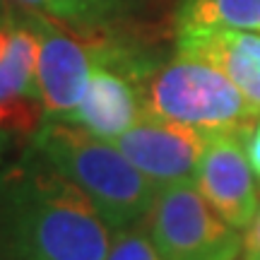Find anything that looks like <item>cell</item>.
<instances>
[{"mask_svg": "<svg viewBox=\"0 0 260 260\" xmlns=\"http://www.w3.org/2000/svg\"><path fill=\"white\" fill-rule=\"evenodd\" d=\"M248 133H214L207 138L193 186L234 229L243 232L260 207L258 176L246 154Z\"/></svg>", "mask_w": 260, "mask_h": 260, "instance_id": "52a82bcc", "label": "cell"}, {"mask_svg": "<svg viewBox=\"0 0 260 260\" xmlns=\"http://www.w3.org/2000/svg\"><path fill=\"white\" fill-rule=\"evenodd\" d=\"M96 44H99V34H96ZM142 113L145 109H142L138 80L128 70L104 60L96 53L82 102L70 116V121L65 123H75L96 138L113 142L125 130L133 128Z\"/></svg>", "mask_w": 260, "mask_h": 260, "instance_id": "30bf717a", "label": "cell"}, {"mask_svg": "<svg viewBox=\"0 0 260 260\" xmlns=\"http://www.w3.org/2000/svg\"><path fill=\"white\" fill-rule=\"evenodd\" d=\"M39 41L22 12L0 27V125L15 140L37 133L44 121L39 89Z\"/></svg>", "mask_w": 260, "mask_h": 260, "instance_id": "ba28073f", "label": "cell"}, {"mask_svg": "<svg viewBox=\"0 0 260 260\" xmlns=\"http://www.w3.org/2000/svg\"><path fill=\"white\" fill-rule=\"evenodd\" d=\"M111 239L89 200L31 147L0 167V260H104Z\"/></svg>", "mask_w": 260, "mask_h": 260, "instance_id": "6da1fadb", "label": "cell"}, {"mask_svg": "<svg viewBox=\"0 0 260 260\" xmlns=\"http://www.w3.org/2000/svg\"><path fill=\"white\" fill-rule=\"evenodd\" d=\"M15 12H17V8L12 5V0H0V27L10 24L15 19Z\"/></svg>", "mask_w": 260, "mask_h": 260, "instance_id": "e0dca14e", "label": "cell"}, {"mask_svg": "<svg viewBox=\"0 0 260 260\" xmlns=\"http://www.w3.org/2000/svg\"><path fill=\"white\" fill-rule=\"evenodd\" d=\"M27 147L70 181L111 232H123L147 219L159 190L113 142L75 123L41 121Z\"/></svg>", "mask_w": 260, "mask_h": 260, "instance_id": "7a4b0ae2", "label": "cell"}, {"mask_svg": "<svg viewBox=\"0 0 260 260\" xmlns=\"http://www.w3.org/2000/svg\"><path fill=\"white\" fill-rule=\"evenodd\" d=\"M104 260H164L152 241L147 224H135L123 232H113L111 246Z\"/></svg>", "mask_w": 260, "mask_h": 260, "instance_id": "4fadbf2b", "label": "cell"}, {"mask_svg": "<svg viewBox=\"0 0 260 260\" xmlns=\"http://www.w3.org/2000/svg\"><path fill=\"white\" fill-rule=\"evenodd\" d=\"M176 27H226L260 31V0H181Z\"/></svg>", "mask_w": 260, "mask_h": 260, "instance_id": "7c38bea8", "label": "cell"}, {"mask_svg": "<svg viewBox=\"0 0 260 260\" xmlns=\"http://www.w3.org/2000/svg\"><path fill=\"white\" fill-rule=\"evenodd\" d=\"M243 260H260V207L253 222L243 229Z\"/></svg>", "mask_w": 260, "mask_h": 260, "instance_id": "5bb4252c", "label": "cell"}, {"mask_svg": "<svg viewBox=\"0 0 260 260\" xmlns=\"http://www.w3.org/2000/svg\"><path fill=\"white\" fill-rule=\"evenodd\" d=\"M15 142H17V140L12 138L8 130L0 125V167H3L5 161H10V152H12V147H15Z\"/></svg>", "mask_w": 260, "mask_h": 260, "instance_id": "2e32d148", "label": "cell"}, {"mask_svg": "<svg viewBox=\"0 0 260 260\" xmlns=\"http://www.w3.org/2000/svg\"><path fill=\"white\" fill-rule=\"evenodd\" d=\"M140 96L145 113L207 135L251 133L260 118L222 73L178 53L142 80Z\"/></svg>", "mask_w": 260, "mask_h": 260, "instance_id": "3957f363", "label": "cell"}, {"mask_svg": "<svg viewBox=\"0 0 260 260\" xmlns=\"http://www.w3.org/2000/svg\"><path fill=\"white\" fill-rule=\"evenodd\" d=\"M147 229L164 260H239L243 234L234 229L193 183L161 188Z\"/></svg>", "mask_w": 260, "mask_h": 260, "instance_id": "277c9868", "label": "cell"}, {"mask_svg": "<svg viewBox=\"0 0 260 260\" xmlns=\"http://www.w3.org/2000/svg\"><path fill=\"white\" fill-rule=\"evenodd\" d=\"M246 154H248V161H251L253 171L260 181V118L255 121L251 133L246 135Z\"/></svg>", "mask_w": 260, "mask_h": 260, "instance_id": "9a60e30c", "label": "cell"}, {"mask_svg": "<svg viewBox=\"0 0 260 260\" xmlns=\"http://www.w3.org/2000/svg\"><path fill=\"white\" fill-rule=\"evenodd\" d=\"M39 41V89L44 121H70L80 106L96 58V34H82L19 10Z\"/></svg>", "mask_w": 260, "mask_h": 260, "instance_id": "5b68a950", "label": "cell"}, {"mask_svg": "<svg viewBox=\"0 0 260 260\" xmlns=\"http://www.w3.org/2000/svg\"><path fill=\"white\" fill-rule=\"evenodd\" d=\"M207 138V133L142 113L133 128L113 140V145L157 190H161L193 183Z\"/></svg>", "mask_w": 260, "mask_h": 260, "instance_id": "8992f818", "label": "cell"}, {"mask_svg": "<svg viewBox=\"0 0 260 260\" xmlns=\"http://www.w3.org/2000/svg\"><path fill=\"white\" fill-rule=\"evenodd\" d=\"M12 5L73 31L96 34L128 19L145 5V0H12Z\"/></svg>", "mask_w": 260, "mask_h": 260, "instance_id": "8fae6325", "label": "cell"}, {"mask_svg": "<svg viewBox=\"0 0 260 260\" xmlns=\"http://www.w3.org/2000/svg\"><path fill=\"white\" fill-rule=\"evenodd\" d=\"M176 53L207 63L243 94L260 116V31L226 27H176Z\"/></svg>", "mask_w": 260, "mask_h": 260, "instance_id": "9c48e42d", "label": "cell"}]
</instances>
